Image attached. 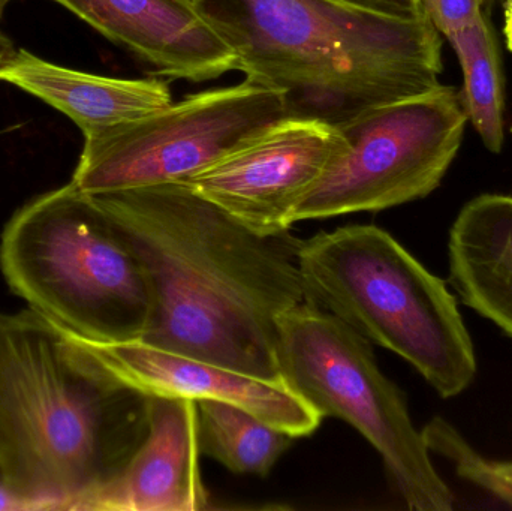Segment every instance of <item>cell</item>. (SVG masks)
<instances>
[{
	"label": "cell",
	"mask_w": 512,
	"mask_h": 511,
	"mask_svg": "<svg viewBox=\"0 0 512 511\" xmlns=\"http://www.w3.org/2000/svg\"><path fill=\"white\" fill-rule=\"evenodd\" d=\"M89 195L152 285L155 312L141 341L283 381L280 317L309 303L301 239L251 230L185 182Z\"/></svg>",
	"instance_id": "cell-1"
},
{
	"label": "cell",
	"mask_w": 512,
	"mask_h": 511,
	"mask_svg": "<svg viewBox=\"0 0 512 511\" xmlns=\"http://www.w3.org/2000/svg\"><path fill=\"white\" fill-rule=\"evenodd\" d=\"M150 431V396L102 371L32 309L0 314V474L72 511L122 473Z\"/></svg>",
	"instance_id": "cell-2"
},
{
	"label": "cell",
	"mask_w": 512,
	"mask_h": 511,
	"mask_svg": "<svg viewBox=\"0 0 512 511\" xmlns=\"http://www.w3.org/2000/svg\"><path fill=\"white\" fill-rule=\"evenodd\" d=\"M248 80L283 90L295 117L340 125L367 108L435 89L441 33L337 0H197Z\"/></svg>",
	"instance_id": "cell-3"
},
{
	"label": "cell",
	"mask_w": 512,
	"mask_h": 511,
	"mask_svg": "<svg viewBox=\"0 0 512 511\" xmlns=\"http://www.w3.org/2000/svg\"><path fill=\"white\" fill-rule=\"evenodd\" d=\"M307 299L409 363L441 398L465 393L477 353L448 285L390 233L346 225L301 240Z\"/></svg>",
	"instance_id": "cell-4"
},
{
	"label": "cell",
	"mask_w": 512,
	"mask_h": 511,
	"mask_svg": "<svg viewBox=\"0 0 512 511\" xmlns=\"http://www.w3.org/2000/svg\"><path fill=\"white\" fill-rule=\"evenodd\" d=\"M0 269L32 311L78 338L141 339L155 312L146 270L71 182L24 204L0 239Z\"/></svg>",
	"instance_id": "cell-5"
},
{
	"label": "cell",
	"mask_w": 512,
	"mask_h": 511,
	"mask_svg": "<svg viewBox=\"0 0 512 511\" xmlns=\"http://www.w3.org/2000/svg\"><path fill=\"white\" fill-rule=\"evenodd\" d=\"M277 365L282 380L322 417L343 420L372 444L409 510L454 509L456 498L412 422L405 393L385 377L364 336L303 303L280 317Z\"/></svg>",
	"instance_id": "cell-6"
},
{
	"label": "cell",
	"mask_w": 512,
	"mask_h": 511,
	"mask_svg": "<svg viewBox=\"0 0 512 511\" xmlns=\"http://www.w3.org/2000/svg\"><path fill=\"white\" fill-rule=\"evenodd\" d=\"M469 119L462 92L439 84L337 125L346 149L295 209L292 222L382 212L441 186Z\"/></svg>",
	"instance_id": "cell-7"
},
{
	"label": "cell",
	"mask_w": 512,
	"mask_h": 511,
	"mask_svg": "<svg viewBox=\"0 0 512 511\" xmlns=\"http://www.w3.org/2000/svg\"><path fill=\"white\" fill-rule=\"evenodd\" d=\"M291 116L283 90L246 78L84 137L71 183L84 194L183 182Z\"/></svg>",
	"instance_id": "cell-8"
},
{
	"label": "cell",
	"mask_w": 512,
	"mask_h": 511,
	"mask_svg": "<svg viewBox=\"0 0 512 511\" xmlns=\"http://www.w3.org/2000/svg\"><path fill=\"white\" fill-rule=\"evenodd\" d=\"M345 149L336 125L288 116L183 182L251 230L282 233Z\"/></svg>",
	"instance_id": "cell-9"
},
{
	"label": "cell",
	"mask_w": 512,
	"mask_h": 511,
	"mask_svg": "<svg viewBox=\"0 0 512 511\" xmlns=\"http://www.w3.org/2000/svg\"><path fill=\"white\" fill-rule=\"evenodd\" d=\"M65 333L102 371L149 396L228 402L294 438L312 435L324 419L285 381L262 380L141 339L99 342Z\"/></svg>",
	"instance_id": "cell-10"
},
{
	"label": "cell",
	"mask_w": 512,
	"mask_h": 511,
	"mask_svg": "<svg viewBox=\"0 0 512 511\" xmlns=\"http://www.w3.org/2000/svg\"><path fill=\"white\" fill-rule=\"evenodd\" d=\"M153 66L161 77L209 81L237 71L236 53L197 0H53Z\"/></svg>",
	"instance_id": "cell-11"
},
{
	"label": "cell",
	"mask_w": 512,
	"mask_h": 511,
	"mask_svg": "<svg viewBox=\"0 0 512 511\" xmlns=\"http://www.w3.org/2000/svg\"><path fill=\"white\" fill-rule=\"evenodd\" d=\"M197 402L150 396V431L122 473L84 495L72 511H201Z\"/></svg>",
	"instance_id": "cell-12"
},
{
	"label": "cell",
	"mask_w": 512,
	"mask_h": 511,
	"mask_svg": "<svg viewBox=\"0 0 512 511\" xmlns=\"http://www.w3.org/2000/svg\"><path fill=\"white\" fill-rule=\"evenodd\" d=\"M0 81L12 84L68 116L84 137L132 122L173 102L156 78L125 80L54 65L23 48L0 63Z\"/></svg>",
	"instance_id": "cell-13"
},
{
	"label": "cell",
	"mask_w": 512,
	"mask_h": 511,
	"mask_svg": "<svg viewBox=\"0 0 512 511\" xmlns=\"http://www.w3.org/2000/svg\"><path fill=\"white\" fill-rule=\"evenodd\" d=\"M448 272L459 302L512 339V195H478L460 209Z\"/></svg>",
	"instance_id": "cell-14"
},
{
	"label": "cell",
	"mask_w": 512,
	"mask_h": 511,
	"mask_svg": "<svg viewBox=\"0 0 512 511\" xmlns=\"http://www.w3.org/2000/svg\"><path fill=\"white\" fill-rule=\"evenodd\" d=\"M198 446L236 474L265 477L297 438L228 402H197Z\"/></svg>",
	"instance_id": "cell-15"
},
{
	"label": "cell",
	"mask_w": 512,
	"mask_h": 511,
	"mask_svg": "<svg viewBox=\"0 0 512 511\" xmlns=\"http://www.w3.org/2000/svg\"><path fill=\"white\" fill-rule=\"evenodd\" d=\"M463 71L462 99L484 146L501 153L505 141V80L498 38L487 12L468 29L447 36Z\"/></svg>",
	"instance_id": "cell-16"
},
{
	"label": "cell",
	"mask_w": 512,
	"mask_h": 511,
	"mask_svg": "<svg viewBox=\"0 0 512 511\" xmlns=\"http://www.w3.org/2000/svg\"><path fill=\"white\" fill-rule=\"evenodd\" d=\"M421 431L430 453L447 459L459 479L512 509V461L484 458L442 417H433Z\"/></svg>",
	"instance_id": "cell-17"
},
{
	"label": "cell",
	"mask_w": 512,
	"mask_h": 511,
	"mask_svg": "<svg viewBox=\"0 0 512 511\" xmlns=\"http://www.w3.org/2000/svg\"><path fill=\"white\" fill-rule=\"evenodd\" d=\"M426 17L447 38L468 29L484 14V0H420Z\"/></svg>",
	"instance_id": "cell-18"
},
{
	"label": "cell",
	"mask_w": 512,
	"mask_h": 511,
	"mask_svg": "<svg viewBox=\"0 0 512 511\" xmlns=\"http://www.w3.org/2000/svg\"><path fill=\"white\" fill-rule=\"evenodd\" d=\"M354 8L366 9L376 14L397 18L423 17L420 0H337Z\"/></svg>",
	"instance_id": "cell-19"
},
{
	"label": "cell",
	"mask_w": 512,
	"mask_h": 511,
	"mask_svg": "<svg viewBox=\"0 0 512 511\" xmlns=\"http://www.w3.org/2000/svg\"><path fill=\"white\" fill-rule=\"evenodd\" d=\"M0 511H54L50 504L9 485L0 474Z\"/></svg>",
	"instance_id": "cell-20"
},
{
	"label": "cell",
	"mask_w": 512,
	"mask_h": 511,
	"mask_svg": "<svg viewBox=\"0 0 512 511\" xmlns=\"http://www.w3.org/2000/svg\"><path fill=\"white\" fill-rule=\"evenodd\" d=\"M505 41L508 50L512 53V0H505Z\"/></svg>",
	"instance_id": "cell-21"
},
{
	"label": "cell",
	"mask_w": 512,
	"mask_h": 511,
	"mask_svg": "<svg viewBox=\"0 0 512 511\" xmlns=\"http://www.w3.org/2000/svg\"><path fill=\"white\" fill-rule=\"evenodd\" d=\"M12 50H14V47H12L11 41L0 33V63L9 56Z\"/></svg>",
	"instance_id": "cell-22"
},
{
	"label": "cell",
	"mask_w": 512,
	"mask_h": 511,
	"mask_svg": "<svg viewBox=\"0 0 512 511\" xmlns=\"http://www.w3.org/2000/svg\"><path fill=\"white\" fill-rule=\"evenodd\" d=\"M499 0H484V12H487L489 14L490 9L493 8V5L495 3H498Z\"/></svg>",
	"instance_id": "cell-23"
},
{
	"label": "cell",
	"mask_w": 512,
	"mask_h": 511,
	"mask_svg": "<svg viewBox=\"0 0 512 511\" xmlns=\"http://www.w3.org/2000/svg\"><path fill=\"white\" fill-rule=\"evenodd\" d=\"M11 2L12 0H0V17H2L3 12H5L6 6Z\"/></svg>",
	"instance_id": "cell-24"
}]
</instances>
